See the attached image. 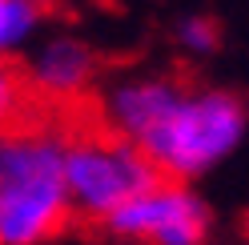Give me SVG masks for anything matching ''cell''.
Listing matches in <instances>:
<instances>
[{"mask_svg":"<svg viewBox=\"0 0 249 245\" xmlns=\"http://www.w3.org/2000/svg\"><path fill=\"white\" fill-rule=\"evenodd\" d=\"M56 141L65 157V197L72 213V233H89L108 213L137 197L161 193V189H185L173 185L153 165L129 133L117 129L97 93L60 97L56 117Z\"/></svg>","mask_w":249,"mask_h":245,"instance_id":"cell-1","label":"cell"},{"mask_svg":"<svg viewBox=\"0 0 249 245\" xmlns=\"http://www.w3.org/2000/svg\"><path fill=\"white\" fill-rule=\"evenodd\" d=\"M65 233H72V213L60 141H0V245H40Z\"/></svg>","mask_w":249,"mask_h":245,"instance_id":"cell-2","label":"cell"},{"mask_svg":"<svg viewBox=\"0 0 249 245\" xmlns=\"http://www.w3.org/2000/svg\"><path fill=\"white\" fill-rule=\"evenodd\" d=\"M245 121H249V105L237 93L209 88V93H197L193 101H185L161 129L141 137L137 149L173 185H185L193 173L209 169L241 141Z\"/></svg>","mask_w":249,"mask_h":245,"instance_id":"cell-3","label":"cell"},{"mask_svg":"<svg viewBox=\"0 0 249 245\" xmlns=\"http://www.w3.org/2000/svg\"><path fill=\"white\" fill-rule=\"evenodd\" d=\"M60 117V97L36 81V72L20 56L0 52V141L53 137Z\"/></svg>","mask_w":249,"mask_h":245,"instance_id":"cell-4","label":"cell"},{"mask_svg":"<svg viewBox=\"0 0 249 245\" xmlns=\"http://www.w3.org/2000/svg\"><path fill=\"white\" fill-rule=\"evenodd\" d=\"M193 97H197L193 93V76L185 69H173V76H149V81L124 85L113 97L108 117L117 121L121 133H129L133 141H141V137H149L153 129H161L165 121Z\"/></svg>","mask_w":249,"mask_h":245,"instance_id":"cell-5","label":"cell"},{"mask_svg":"<svg viewBox=\"0 0 249 245\" xmlns=\"http://www.w3.org/2000/svg\"><path fill=\"white\" fill-rule=\"evenodd\" d=\"M33 72L53 97H81V93H92L101 56L81 40H53L33 65Z\"/></svg>","mask_w":249,"mask_h":245,"instance_id":"cell-6","label":"cell"},{"mask_svg":"<svg viewBox=\"0 0 249 245\" xmlns=\"http://www.w3.org/2000/svg\"><path fill=\"white\" fill-rule=\"evenodd\" d=\"M145 245H209V209L189 197L177 217H169L157 233H149Z\"/></svg>","mask_w":249,"mask_h":245,"instance_id":"cell-7","label":"cell"},{"mask_svg":"<svg viewBox=\"0 0 249 245\" xmlns=\"http://www.w3.org/2000/svg\"><path fill=\"white\" fill-rule=\"evenodd\" d=\"M49 8L40 4H24V0H0V52L8 49V44H17L28 28H33Z\"/></svg>","mask_w":249,"mask_h":245,"instance_id":"cell-8","label":"cell"},{"mask_svg":"<svg viewBox=\"0 0 249 245\" xmlns=\"http://www.w3.org/2000/svg\"><path fill=\"white\" fill-rule=\"evenodd\" d=\"M181 40L189 44V49H201V52H209L221 44V20L217 17H197V20H185L181 24Z\"/></svg>","mask_w":249,"mask_h":245,"instance_id":"cell-9","label":"cell"},{"mask_svg":"<svg viewBox=\"0 0 249 245\" xmlns=\"http://www.w3.org/2000/svg\"><path fill=\"white\" fill-rule=\"evenodd\" d=\"M245 229H249V217H245Z\"/></svg>","mask_w":249,"mask_h":245,"instance_id":"cell-10","label":"cell"}]
</instances>
